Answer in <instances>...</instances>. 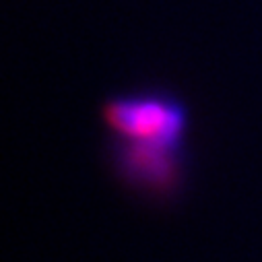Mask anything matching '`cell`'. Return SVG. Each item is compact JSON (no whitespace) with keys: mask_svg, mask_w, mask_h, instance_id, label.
I'll return each mask as SVG.
<instances>
[{"mask_svg":"<svg viewBox=\"0 0 262 262\" xmlns=\"http://www.w3.org/2000/svg\"><path fill=\"white\" fill-rule=\"evenodd\" d=\"M107 155L116 176L149 199L169 201L184 188L188 171L186 147L147 145L112 137Z\"/></svg>","mask_w":262,"mask_h":262,"instance_id":"7a4b0ae2","label":"cell"},{"mask_svg":"<svg viewBox=\"0 0 262 262\" xmlns=\"http://www.w3.org/2000/svg\"><path fill=\"white\" fill-rule=\"evenodd\" d=\"M101 114L116 139L184 147L188 110L180 97L165 89H141L114 95L103 103Z\"/></svg>","mask_w":262,"mask_h":262,"instance_id":"6da1fadb","label":"cell"}]
</instances>
